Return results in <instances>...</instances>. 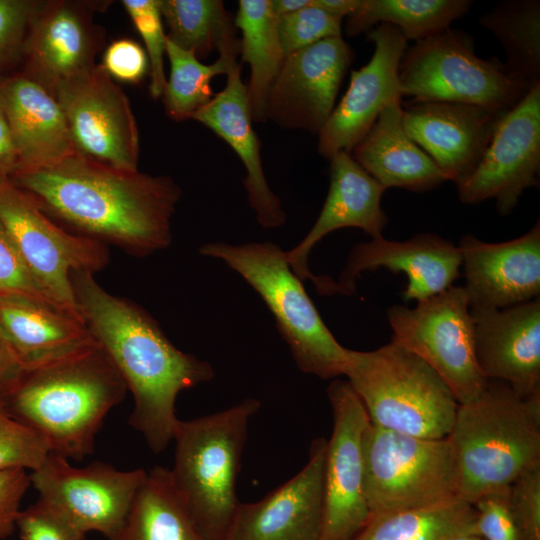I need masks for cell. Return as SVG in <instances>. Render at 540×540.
<instances>
[{
  "mask_svg": "<svg viewBox=\"0 0 540 540\" xmlns=\"http://www.w3.org/2000/svg\"><path fill=\"white\" fill-rule=\"evenodd\" d=\"M10 180L49 216L103 244L145 257L167 248L181 189L168 176L123 170L74 154Z\"/></svg>",
  "mask_w": 540,
  "mask_h": 540,
  "instance_id": "6da1fadb",
  "label": "cell"
},
{
  "mask_svg": "<svg viewBox=\"0 0 540 540\" xmlns=\"http://www.w3.org/2000/svg\"><path fill=\"white\" fill-rule=\"evenodd\" d=\"M93 275L86 271L70 275L78 310L133 396L130 425L159 454L173 441L178 394L211 381L214 369L178 349L147 311L108 293Z\"/></svg>",
  "mask_w": 540,
  "mask_h": 540,
  "instance_id": "7a4b0ae2",
  "label": "cell"
},
{
  "mask_svg": "<svg viewBox=\"0 0 540 540\" xmlns=\"http://www.w3.org/2000/svg\"><path fill=\"white\" fill-rule=\"evenodd\" d=\"M127 386L98 342L21 369L0 395V408L27 426L51 452L81 461L94 451L108 412Z\"/></svg>",
  "mask_w": 540,
  "mask_h": 540,
  "instance_id": "3957f363",
  "label": "cell"
},
{
  "mask_svg": "<svg viewBox=\"0 0 540 540\" xmlns=\"http://www.w3.org/2000/svg\"><path fill=\"white\" fill-rule=\"evenodd\" d=\"M460 475V499L511 484L540 463V393L522 395L508 383L487 380L482 393L458 406L447 437Z\"/></svg>",
  "mask_w": 540,
  "mask_h": 540,
  "instance_id": "277c9868",
  "label": "cell"
},
{
  "mask_svg": "<svg viewBox=\"0 0 540 540\" xmlns=\"http://www.w3.org/2000/svg\"><path fill=\"white\" fill-rule=\"evenodd\" d=\"M260 402L247 398L224 410L178 421L170 478L206 540H223L240 504L236 484L252 417Z\"/></svg>",
  "mask_w": 540,
  "mask_h": 540,
  "instance_id": "5b68a950",
  "label": "cell"
},
{
  "mask_svg": "<svg viewBox=\"0 0 540 540\" xmlns=\"http://www.w3.org/2000/svg\"><path fill=\"white\" fill-rule=\"evenodd\" d=\"M344 376L372 425L427 439L450 434L459 406L451 390L394 341L372 351L348 349Z\"/></svg>",
  "mask_w": 540,
  "mask_h": 540,
  "instance_id": "8992f818",
  "label": "cell"
},
{
  "mask_svg": "<svg viewBox=\"0 0 540 540\" xmlns=\"http://www.w3.org/2000/svg\"><path fill=\"white\" fill-rule=\"evenodd\" d=\"M199 253L222 260L261 296L302 372L323 380L344 375L348 348L328 329L278 245L213 242Z\"/></svg>",
  "mask_w": 540,
  "mask_h": 540,
  "instance_id": "52a82bcc",
  "label": "cell"
},
{
  "mask_svg": "<svg viewBox=\"0 0 540 540\" xmlns=\"http://www.w3.org/2000/svg\"><path fill=\"white\" fill-rule=\"evenodd\" d=\"M401 96L511 110L532 86L510 75L498 59L476 56L472 38L450 28L406 48L399 63Z\"/></svg>",
  "mask_w": 540,
  "mask_h": 540,
  "instance_id": "ba28073f",
  "label": "cell"
},
{
  "mask_svg": "<svg viewBox=\"0 0 540 540\" xmlns=\"http://www.w3.org/2000/svg\"><path fill=\"white\" fill-rule=\"evenodd\" d=\"M364 486L371 518L460 499L449 439H427L370 425L363 437Z\"/></svg>",
  "mask_w": 540,
  "mask_h": 540,
  "instance_id": "9c48e42d",
  "label": "cell"
},
{
  "mask_svg": "<svg viewBox=\"0 0 540 540\" xmlns=\"http://www.w3.org/2000/svg\"><path fill=\"white\" fill-rule=\"evenodd\" d=\"M387 318L391 340L427 363L459 405L482 393L487 379L476 362L473 321L462 286L452 285L414 308L393 305Z\"/></svg>",
  "mask_w": 540,
  "mask_h": 540,
  "instance_id": "30bf717a",
  "label": "cell"
},
{
  "mask_svg": "<svg viewBox=\"0 0 540 540\" xmlns=\"http://www.w3.org/2000/svg\"><path fill=\"white\" fill-rule=\"evenodd\" d=\"M0 223L48 296L81 317L70 275L103 269L109 262L107 246L62 229L10 178L0 179Z\"/></svg>",
  "mask_w": 540,
  "mask_h": 540,
  "instance_id": "8fae6325",
  "label": "cell"
},
{
  "mask_svg": "<svg viewBox=\"0 0 540 540\" xmlns=\"http://www.w3.org/2000/svg\"><path fill=\"white\" fill-rule=\"evenodd\" d=\"M68 460L50 452L30 473L38 499L83 533L95 531L117 540L147 471L118 470L101 461L78 468Z\"/></svg>",
  "mask_w": 540,
  "mask_h": 540,
  "instance_id": "7c38bea8",
  "label": "cell"
},
{
  "mask_svg": "<svg viewBox=\"0 0 540 540\" xmlns=\"http://www.w3.org/2000/svg\"><path fill=\"white\" fill-rule=\"evenodd\" d=\"M76 154L138 170L139 131L130 101L101 64L60 83L54 93Z\"/></svg>",
  "mask_w": 540,
  "mask_h": 540,
  "instance_id": "4fadbf2b",
  "label": "cell"
},
{
  "mask_svg": "<svg viewBox=\"0 0 540 540\" xmlns=\"http://www.w3.org/2000/svg\"><path fill=\"white\" fill-rule=\"evenodd\" d=\"M327 395L333 429L325 456L320 540H354L371 519L363 464V437L370 420L347 380H333Z\"/></svg>",
  "mask_w": 540,
  "mask_h": 540,
  "instance_id": "5bb4252c",
  "label": "cell"
},
{
  "mask_svg": "<svg viewBox=\"0 0 540 540\" xmlns=\"http://www.w3.org/2000/svg\"><path fill=\"white\" fill-rule=\"evenodd\" d=\"M540 82L497 122L491 140L474 171L457 185L464 204L496 201L508 215L523 192L539 185Z\"/></svg>",
  "mask_w": 540,
  "mask_h": 540,
  "instance_id": "9a60e30c",
  "label": "cell"
},
{
  "mask_svg": "<svg viewBox=\"0 0 540 540\" xmlns=\"http://www.w3.org/2000/svg\"><path fill=\"white\" fill-rule=\"evenodd\" d=\"M351 56L342 37L287 55L268 94L267 120L319 134L334 109Z\"/></svg>",
  "mask_w": 540,
  "mask_h": 540,
  "instance_id": "2e32d148",
  "label": "cell"
},
{
  "mask_svg": "<svg viewBox=\"0 0 540 540\" xmlns=\"http://www.w3.org/2000/svg\"><path fill=\"white\" fill-rule=\"evenodd\" d=\"M107 3L45 1L31 22L21 72L53 95L60 83L92 68L103 43L93 14Z\"/></svg>",
  "mask_w": 540,
  "mask_h": 540,
  "instance_id": "e0dca14e",
  "label": "cell"
},
{
  "mask_svg": "<svg viewBox=\"0 0 540 540\" xmlns=\"http://www.w3.org/2000/svg\"><path fill=\"white\" fill-rule=\"evenodd\" d=\"M367 38L374 44L370 61L352 71L346 93L318 134V151L329 160L339 151L351 153L382 110L402 98L398 69L407 40L389 24L375 26Z\"/></svg>",
  "mask_w": 540,
  "mask_h": 540,
  "instance_id": "ac0fdd59",
  "label": "cell"
},
{
  "mask_svg": "<svg viewBox=\"0 0 540 540\" xmlns=\"http://www.w3.org/2000/svg\"><path fill=\"white\" fill-rule=\"evenodd\" d=\"M326 448V439H314L295 476L258 501L240 502L223 540H320Z\"/></svg>",
  "mask_w": 540,
  "mask_h": 540,
  "instance_id": "d6986e66",
  "label": "cell"
},
{
  "mask_svg": "<svg viewBox=\"0 0 540 540\" xmlns=\"http://www.w3.org/2000/svg\"><path fill=\"white\" fill-rule=\"evenodd\" d=\"M470 309H499L540 295V222L500 243L464 235L458 245Z\"/></svg>",
  "mask_w": 540,
  "mask_h": 540,
  "instance_id": "ffe728a7",
  "label": "cell"
},
{
  "mask_svg": "<svg viewBox=\"0 0 540 540\" xmlns=\"http://www.w3.org/2000/svg\"><path fill=\"white\" fill-rule=\"evenodd\" d=\"M502 115L450 102L410 101L402 107L407 135L456 185L480 162Z\"/></svg>",
  "mask_w": 540,
  "mask_h": 540,
  "instance_id": "44dd1931",
  "label": "cell"
},
{
  "mask_svg": "<svg viewBox=\"0 0 540 540\" xmlns=\"http://www.w3.org/2000/svg\"><path fill=\"white\" fill-rule=\"evenodd\" d=\"M381 267L403 272L408 280L404 301L419 302L453 285L459 277L461 255L458 246L436 234L422 233L402 242L380 235L352 248L335 281V293L353 294L362 272Z\"/></svg>",
  "mask_w": 540,
  "mask_h": 540,
  "instance_id": "7402d4cb",
  "label": "cell"
},
{
  "mask_svg": "<svg viewBox=\"0 0 540 540\" xmlns=\"http://www.w3.org/2000/svg\"><path fill=\"white\" fill-rule=\"evenodd\" d=\"M330 186L322 210L303 240L285 257L301 280H311L319 294H333L335 281L329 276H317L308 266L313 247L332 231L354 227L371 238L382 235L388 218L381 208L386 190L345 151L331 159Z\"/></svg>",
  "mask_w": 540,
  "mask_h": 540,
  "instance_id": "603a6c76",
  "label": "cell"
},
{
  "mask_svg": "<svg viewBox=\"0 0 540 540\" xmlns=\"http://www.w3.org/2000/svg\"><path fill=\"white\" fill-rule=\"evenodd\" d=\"M477 365L487 380L522 395L540 393V300L499 309H470Z\"/></svg>",
  "mask_w": 540,
  "mask_h": 540,
  "instance_id": "cb8c5ba5",
  "label": "cell"
},
{
  "mask_svg": "<svg viewBox=\"0 0 540 540\" xmlns=\"http://www.w3.org/2000/svg\"><path fill=\"white\" fill-rule=\"evenodd\" d=\"M0 111L16 150L17 171L48 168L76 154L58 101L21 71L0 74Z\"/></svg>",
  "mask_w": 540,
  "mask_h": 540,
  "instance_id": "d4e9b609",
  "label": "cell"
},
{
  "mask_svg": "<svg viewBox=\"0 0 540 540\" xmlns=\"http://www.w3.org/2000/svg\"><path fill=\"white\" fill-rule=\"evenodd\" d=\"M192 119L222 138L240 158L246 170L244 186L248 203L256 214L257 222L266 229L282 226L286 213L265 178L260 141L252 126L247 85L241 78L240 63L228 72L225 87L214 94Z\"/></svg>",
  "mask_w": 540,
  "mask_h": 540,
  "instance_id": "484cf974",
  "label": "cell"
},
{
  "mask_svg": "<svg viewBox=\"0 0 540 540\" xmlns=\"http://www.w3.org/2000/svg\"><path fill=\"white\" fill-rule=\"evenodd\" d=\"M0 332L21 369L97 342L82 317L24 296L0 297Z\"/></svg>",
  "mask_w": 540,
  "mask_h": 540,
  "instance_id": "4316f807",
  "label": "cell"
},
{
  "mask_svg": "<svg viewBox=\"0 0 540 540\" xmlns=\"http://www.w3.org/2000/svg\"><path fill=\"white\" fill-rule=\"evenodd\" d=\"M353 159L385 189L424 192L448 181L405 132L401 100L387 105L351 151Z\"/></svg>",
  "mask_w": 540,
  "mask_h": 540,
  "instance_id": "83f0119b",
  "label": "cell"
},
{
  "mask_svg": "<svg viewBox=\"0 0 540 540\" xmlns=\"http://www.w3.org/2000/svg\"><path fill=\"white\" fill-rule=\"evenodd\" d=\"M240 29L241 60L250 67L247 85L253 121H267V99L285 59L278 36V18L271 0H240L234 19Z\"/></svg>",
  "mask_w": 540,
  "mask_h": 540,
  "instance_id": "f1b7e54d",
  "label": "cell"
},
{
  "mask_svg": "<svg viewBox=\"0 0 540 540\" xmlns=\"http://www.w3.org/2000/svg\"><path fill=\"white\" fill-rule=\"evenodd\" d=\"M117 540H206L172 484L169 469L146 473Z\"/></svg>",
  "mask_w": 540,
  "mask_h": 540,
  "instance_id": "f546056e",
  "label": "cell"
},
{
  "mask_svg": "<svg viewBox=\"0 0 540 540\" xmlns=\"http://www.w3.org/2000/svg\"><path fill=\"white\" fill-rule=\"evenodd\" d=\"M470 0H362L347 17L345 32L356 36L380 24L397 28L405 39L420 41L448 29L470 9Z\"/></svg>",
  "mask_w": 540,
  "mask_h": 540,
  "instance_id": "4dcf8cb0",
  "label": "cell"
},
{
  "mask_svg": "<svg viewBox=\"0 0 540 540\" xmlns=\"http://www.w3.org/2000/svg\"><path fill=\"white\" fill-rule=\"evenodd\" d=\"M166 37L200 60L211 52L240 54L234 20L220 0H159Z\"/></svg>",
  "mask_w": 540,
  "mask_h": 540,
  "instance_id": "1f68e13d",
  "label": "cell"
},
{
  "mask_svg": "<svg viewBox=\"0 0 540 540\" xmlns=\"http://www.w3.org/2000/svg\"><path fill=\"white\" fill-rule=\"evenodd\" d=\"M476 510L462 499L373 517L354 540H451L475 533Z\"/></svg>",
  "mask_w": 540,
  "mask_h": 540,
  "instance_id": "d6a6232c",
  "label": "cell"
},
{
  "mask_svg": "<svg viewBox=\"0 0 540 540\" xmlns=\"http://www.w3.org/2000/svg\"><path fill=\"white\" fill-rule=\"evenodd\" d=\"M500 41L507 72L529 86L540 82V1L509 0L479 19Z\"/></svg>",
  "mask_w": 540,
  "mask_h": 540,
  "instance_id": "836d02e7",
  "label": "cell"
},
{
  "mask_svg": "<svg viewBox=\"0 0 540 540\" xmlns=\"http://www.w3.org/2000/svg\"><path fill=\"white\" fill-rule=\"evenodd\" d=\"M170 74L163 92L167 115L182 121L204 107L214 96L210 83L217 75L228 74L237 64V53L223 52L212 64L202 63L194 53L183 50L166 37Z\"/></svg>",
  "mask_w": 540,
  "mask_h": 540,
  "instance_id": "e575fe53",
  "label": "cell"
},
{
  "mask_svg": "<svg viewBox=\"0 0 540 540\" xmlns=\"http://www.w3.org/2000/svg\"><path fill=\"white\" fill-rule=\"evenodd\" d=\"M121 3L145 44L150 73L149 92L154 99L160 98L167 79L164 72L166 34L159 0H122Z\"/></svg>",
  "mask_w": 540,
  "mask_h": 540,
  "instance_id": "d590c367",
  "label": "cell"
},
{
  "mask_svg": "<svg viewBox=\"0 0 540 540\" xmlns=\"http://www.w3.org/2000/svg\"><path fill=\"white\" fill-rule=\"evenodd\" d=\"M342 18L310 4L278 19V36L285 56L323 39L341 37Z\"/></svg>",
  "mask_w": 540,
  "mask_h": 540,
  "instance_id": "8d00e7d4",
  "label": "cell"
},
{
  "mask_svg": "<svg viewBox=\"0 0 540 540\" xmlns=\"http://www.w3.org/2000/svg\"><path fill=\"white\" fill-rule=\"evenodd\" d=\"M51 452L47 442L0 408V471L37 470Z\"/></svg>",
  "mask_w": 540,
  "mask_h": 540,
  "instance_id": "74e56055",
  "label": "cell"
},
{
  "mask_svg": "<svg viewBox=\"0 0 540 540\" xmlns=\"http://www.w3.org/2000/svg\"><path fill=\"white\" fill-rule=\"evenodd\" d=\"M44 2L0 0V74L22 62L31 22Z\"/></svg>",
  "mask_w": 540,
  "mask_h": 540,
  "instance_id": "f35d334b",
  "label": "cell"
},
{
  "mask_svg": "<svg viewBox=\"0 0 540 540\" xmlns=\"http://www.w3.org/2000/svg\"><path fill=\"white\" fill-rule=\"evenodd\" d=\"M3 296L30 297L59 307L32 275L0 223V297Z\"/></svg>",
  "mask_w": 540,
  "mask_h": 540,
  "instance_id": "ab89813d",
  "label": "cell"
},
{
  "mask_svg": "<svg viewBox=\"0 0 540 540\" xmlns=\"http://www.w3.org/2000/svg\"><path fill=\"white\" fill-rule=\"evenodd\" d=\"M509 500L520 540H540V463L511 484Z\"/></svg>",
  "mask_w": 540,
  "mask_h": 540,
  "instance_id": "60d3db41",
  "label": "cell"
},
{
  "mask_svg": "<svg viewBox=\"0 0 540 540\" xmlns=\"http://www.w3.org/2000/svg\"><path fill=\"white\" fill-rule=\"evenodd\" d=\"M509 497L510 487H506L488 492L472 504L476 535L483 540H520Z\"/></svg>",
  "mask_w": 540,
  "mask_h": 540,
  "instance_id": "b9f144b4",
  "label": "cell"
},
{
  "mask_svg": "<svg viewBox=\"0 0 540 540\" xmlns=\"http://www.w3.org/2000/svg\"><path fill=\"white\" fill-rule=\"evenodd\" d=\"M21 540H85L86 534L41 500L21 510L16 521Z\"/></svg>",
  "mask_w": 540,
  "mask_h": 540,
  "instance_id": "7bdbcfd3",
  "label": "cell"
},
{
  "mask_svg": "<svg viewBox=\"0 0 540 540\" xmlns=\"http://www.w3.org/2000/svg\"><path fill=\"white\" fill-rule=\"evenodd\" d=\"M101 65L113 79L134 84L139 83L149 71L145 49L128 38L110 43L103 53Z\"/></svg>",
  "mask_w": 540,
  "mask_h": 540,
  "instance_id": "ee69618b",
  "label": "cell"
},
{
  "mask_svg": "<svg viewBox=\"0 0 540 540\" xmlns=\"http://www.w3.org/2000/svg\"><path fill=\"white\" fill-rule=\"evenodd\" d=\"M30 485V474L24 469L0 471V540L16 530L20 503Z\"/></svg>",
  "mask_w": 540,
  "mask_h": 540,
  "instance_id": "f6af8a7d",
  "label": "cell"
},
{
  "mask_svg": "<svg viewBox=\"0 0 540 540\" xmlns=\"http://www.w3.org/2000/svg\"><path fill=\"white\" fill-rule=\"evenodd\" d=\"M18 170V158L6 120L0 111V179Z\"/></svg>",
  "mask_w": 540,
  "mask_h": 540,
  "instance_id": "bcb514c9",
  "label": "cell"
},
{
  "mask_svg": "<svg viewBox=\"0 0 540 540\" xmlns=\"http://www.w3.org/2000/svg\"><path fill=\"white\" fill-rule=\"evenodd\" d=\"M21 368L0 332V395L10 386Z\"/></svg>",
  "mask_w": 540,
  "mask_h": 540,
  "instance_id": "7dc6e473",
  "label": "cell"
},
{
  "mask_svg": "<svg viewBox=\"0 0 540 540\" xmlns=\"http://www.w3.org/2000/svg\"><path fill=\"white\" fill-rule=\"evenodd\" d=\"M311 4L343 19L356 11L362 0H311Z\"/></svg>",
  "mask_w": 540,
  "mask_h": 540,
  "instance_id": "c3c4849f",
  "label": "cell"
},
{
  "mask_svg": "<svg viewBox=\"0 0 540 540\" xmlns=\"http://www.w3.org/2000/svg\"><path fill=\"white\" fill-rule=\"evenodd\" d=\"M311 0H271L274 15L279 19L301 10L310 4Z\"/></svg>",
  "mask_w": 540,
  "mask_h": 540,
  "instance_id": "681fc988",
  "label": "cell"
},
{
  "mask_svg": "<svg viewBox=\"0 0 540 540\" xmlns=\"http://www.w3.org/2000/svg\"><path fill=\"white\" fill-rule=\"evenodd\" d=\"M451 540H483L480 536L476 534H462L454 537Z\"/></svg>",
  "mask_w": 540,
  "mask_h": 540,
  "instance_id": "f907efd6",
  "label": "cell"
}]
</instances>
